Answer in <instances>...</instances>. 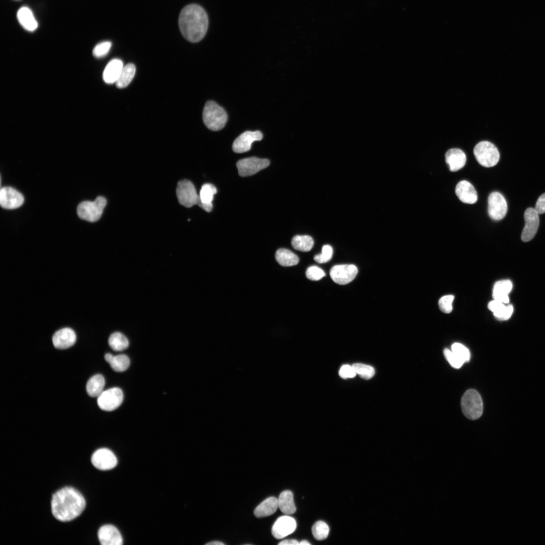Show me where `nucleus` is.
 Here are the masks:
<instances>
[{
  "instance_id": "09e8293b",
  "label": "nucleus",
  "mask_w": 545,
  "mask_h": 545,
  "mask_svg": "<svg viewBox=\"0 0 545 545\" xmlns=\"http://www.w3.org/2000/svg\"><path fill=\"white\" fill-rule=\"evenodd\" d=\"M299 544H302V545H303V544H307V545H309V544H310V543H309V542H308V541H307V540H302V541H301L300 542H299Z\"/></svg>"
},
{
  "instance_id": "a878e982",
  "label": "nucleus",
  "mask_w": 545,
  "mask_h": 545,
  "mask_svg": "<svg viewBox=\"0 0 545 545\" xmlns=\"http://www.w3.org/2000/svg\"><path fill=\"white\" fill-rule=\"evenodd\" d=\"M105 360L110 364L111 368L116 372H123L126 370L130 365V359L125 354L114 356L111 353L104 355Z\"/></svg>"
},
{
  "instance_id": "c756f323",
  "label": "nucleus",
  "mask_w": 545,
  "mask_h": 545,
  "mask_svg": "<svg viewBox=\"0 0 545 545\" xmlns=\"http://www.w3.org/2000/svg\"><path fill=\"white\" fill-rule=\"evenodd\" d=\"M291 244L293 248L297 250L307 252L313 247L314 241L308 235H296L292 238Z\"/></svg>"
},
{
  "instance_id": "39448f33",
  "label": "nucleus",
  "mask_w": 545,
  "mask_h": 545,
  "mask_svg": "<svg viewBox=\"0 0 545 545\" xmlns=\"http://www.w3.org/2000/svg\"><path fill=\"white\" fill-rule=\"evenodd\" d=\"M461 408L467 418L471 420L479 418L483 412V403L479 394L473 389L467 391L462 397Z\"/></svg>"
},
{
  "instance_id": "9d476101",
  "label": "nucleus",
  "mask_w": 545,
  "mask_h": 545,
  "mask_svg": "<svg viewBox=\"0 0 545 545\" xmlns=\"http://www.w3.org/2000/svg\"><path fill=\"white\" fill-rule=\"evenodd\" d=\"M508 210L507 202L503 195L498 192H493L488 198V213L490 217L495 221L503 219Z\"/></svg>"
},
{
  "instance_id": "2eb2a0df",
  "label": "nucleus",
  "mask_w": 545,
  "mask_h": 545,
  "mask_svg": "<svg viewBox=\"0 0 545 545\" xmlns=\"http://www.w3.org/2000/svg\"><path fill=\"white\" fill-rule=\"evenodd\" d=\"M297 526L295 520L289 515L282 516L278 518L274 524L271 533L277 539L283 538L292 533Z\"/></svg>"
},
{
  "instance_id": "cd10ccee",
  "label": "nucleus",
  "mask_w": 545,
  "mask_h": 545,
  "mask_svg": "<svg viewBox=\"0 0 545 545\" xmlns=\"http://www.w3.org/2000/svg\"><path fill=\"white\" fill-rule=\"evenodd\" d=\"M276 259L279 264L283 266H291L297 264L299 257L290 250L281 248L278 249L275 254Z\"/></svg>"
},
{
  "instance_id": "ea45409f",
  "label": "nucleus",
  "mask_w": 545,
  "mask_h": 545,
  "mask_svg": "<svg viewBox=\"0 0 545 545\" xmlns=\"http://www.w3.org/2000/svg\"><path fill=\"white\" fill-rule=\"evenodd\" d=\"M445 356L450 365L455 368H459L464 363L452 351L449 349H445L444 351Z\"/></svg>"
},
{
  "instance_id": "f3484780",
  "label": "nucleus",
  "mask_w": 545,
  "mask_h": 545,
  "mask_svg": "<svg viewBox=\"0 0 545 545\" xmlns=\"http://www.w3.org/2000/svg\"><path fill=\"white\" fill-rule=\"evenodd\" d=\"M98 538L102 545H121L123 538L119 530L114 525L102 526L98 531Z\"/></svg>"
},
{
  "instance_id": "1a4fd4ad",
  "label": "nucleus",
  "mask_w": 545,
  "mask_h": 545,
  "mask_svg": "<svg viewBox=\"0 0 545 545\" xmlns=\"http://www.w3.org/2000/svg\"><path fill=\"white\" fill-rule=\"evenodd\" d=\"M269 165V161L267 159L251 157L239 160L236 166L240 176L247 177L255 174Z\"/></svg>"
},
{
  "instance_id": "7ed1b4c3",
  "label": "nucleus",
  "mask_w": 545,
  "mask_h": 545,
  "mask_svg": "<svg viewBox=\"0 0 545 545\" xmlns=\"http://www.w3.org/2000/svg\"><path fill=\"white\" fill-rule=\"evenodd\" d=\"M204 124L212 131H219L225 126L228 115L225 110L213 101L206 102L202 114Z\"/></svg>"
},
{
  "instance_id": "a19ab883",
  "label": "nucleus",
  "mask_w": 545,
  "mask_h": 545,
  "mask_svg": "<svg viewBox=\"0 0 545 545\" xmlns=\"http://www.w3.org/2000/svg\"><path fill=\"white\" fill-rule=\"evenodd\" d=\"M339 375L343 378L354 377L356 373L353 367L349 365H344L341 367L339 372Z\"/></svg>"
},
{
  "instance_id": "f8f14e48",
  "label": "nucleus",
  "mask_w": 545,
  "mask_h": 545,
  "mask_svg": "<svg viewBox=\"0 0 545 545\" xmlns=\"http://www.w3.org/2000/svg\"><path fill=\"white\" fill-rule=\"evenodd\" d=\"M358 273L357 267L353 264H340L334 266L330 275L333 281L339 285H346L352 281Z\"/></svg>"
},
{
  "instance_id": "dca6fc26",
  "label": "nucleus",
  "mask_w": 545,
  "mask_h": 545,
  "mask_svg": "<svg viewBox=\"0 0 545 545\" xmlns=\"http://www.w3.org/2000/svg\"><path fill=\"white\" fill-rule=\"evenodd\" d=\"M262 138L263 135L259 131H245L234 141L232 145L233 150L236 153L247 152L250 149L252 142L260 141Z\"/></svg>"
},
{
  "instance_id": "393cba45",
  "label": "nucleus",
  "mask_w": 545,
  "mask_h": 545,
  "mask_svg": "<svg viewBox=\"0 0 545 545\" xmlns=\"http://www.w3.org/2000/svg\"><path fill=\"white\" fill-rule=\"evenodd\" d=\"M278 506L284 514L290 515L295 513L296 508L294 502L293 494L289 490L282 492L278 499Z\"/></svg>"
},
{
  "instance_id": "5701e85b",
  "label": "nucleus",
  "mask_w": 545,
  "mask_h": 545,
  "mask_svg": "<svg viewBox=\"0 0 545 545\" xmlns=\"http://www.w3.org/2000/svg\"><path fill=\"white\" fill-rule=\"evenodd\" d=\"M278 508V499L270 497L264 500L256 507L254 514L257 518L268 516L273 514Z\"/></svg>"
},
{
  "instance_id": "c85d7f7f",
  "label": "nucleus",
  "mask_w": 545,
  "mask_h": 545,
  "mask_svg": "<svg viewBox=\"0 0 545 545\" xmlns=\"http://www.w3.org/2000/svg\"><path fill=\"white\" fill-rule=\"evenodd\" d=\"M136 72V68L133 64H128L123 67L120 75L116 82L117 87H126L133 80Z\"/></svg>"
},
{
  "instance_id": "37998d69",
  "label": "nucleus",
  "mask_w": 545,
  "mask_h": 545,
  "mask_svg": "<svg viewBox=\"0 0 545 545\" xmlns=\"http://www.w3.org/2000/svg\"><path fill=\"white\" fill-rule=\"evenodd\" d=\"M505 306L504 303L495 299L489 302L488 304V308L494 312V314L500 312Z\"/></svg>"
},
{
  "instance_id": "9b49d317",
  "label": "nucleus",
  "mask_w": 545,
  "mask_h": 545,
  "mask_svg": "<svg viewBox=\"0 0 545 545\" xmlns=\"http://www.w3.org/2000/svg\"><path fill=\"white\" fill-rule=\"evenodd\" d=\"M91 461L95 468L101 470L113 469L118 462L115 454L107 448H100L95 451L91 456Z\"/></svg>"
},
{
  "instance_id": "a211bd4d",
  "label": "nucleus",
  "mask_w": 545,
  "mask_h": 545,
  "mask_svg": "<svg viewBox=\"0 0 545 545\" xmlns=\"http://www.w3.org/2000/svg\"><path fill=\"white\" fill-rule=\"evenodd\" d=\"M52 341L56 348L66 349L74 345L76 341V335L73 329L64 328L53 334Z\"/></svg>"
},
{
  "instance_id": "4c0bfd02",
  "label": "nucleus",
  "mask_w": 545,
  "mask_h": 545,
  "mask_svg": "<svg viewBox=\"0 0 545 545\" xmlns=\"http://www.w3.org/2000/svg\"><path fill=\"white\" fill-rule=\"evenodd\" d=\"M325 276L324 271L317 266L309 267L306 271V276L311 281H318Z\"/></svg>"
},
{
  "instance_id": "2f4dec72",
  "label": "nucleus",
  "mask_w": 545,
  "mask_h": 545,
  "mask_svg": "<svg viewBox=\"0 0 545 545\" xmlns=\"http://www.w3.org/2000/svg\"><path fill=\"white\" fill-rule=\"evenodd\" d=\"M328 525L322 521H316L312 527V533L314 537L318 540L325 539L329 533Z\"/></svg>"
},
{
  "instance_id": "bb28decb",
  "label": "nucleus",
  "mask_w": 545,
  "mask_h": 545,
  "mask_svg": "<svg viewBox=\"0 0 545 545\" xmlns=\"http://www.w3.org/2000/svg\"><path fill=\"white\" fill-rule=\"evenodd\" d=\"M105 386L104 377L100 374L93 375L87 382L86 389L87 394L92 397H97L103 391Z\"/></svg>"
},
{
  "instance_id": "412c9836",
  "label": "nucleus",
  "mask_w": 545,
  "mask_h": 545,
  "mask_svg": "<svg viewBox=\"0 0 545 545\" xmlns=\"http://www.w3.org/2000/svg\"><path fill=\"white\" fill-rule=\"evenodd\" d=\"M216 192V188L212 184L207 183L203 185L199 195V206L206 212H210L213 207L212 202Z\"/></svg>"
},
{
  "instance_id": "4468645a",
  "label": "nucleus",
  "mask_w": 545,
  "mask_h": 545,
  "mask_svg": "<svg viewBox=\"0 0 545 545\" xmlns=\"http://www.w3.org/2000/svg\"><path fill=\"white\" fill-rule=\"evenodd\" d=\"M24 197L21 193L11 187H5L1 189L0 203L5 209H15L20 207L24 203Z\"/></svg>"
},
{
  "instance_id": "c9c22d12",
  "label": "nucleus",
  "mask_w": 545,
  "mask_h": 545,
  "mask_svg": "<svg viewBox=\"0 0 545 545\" xmlns=\"http://www.w3.org/2000/svg\"><path fill=\"white\" fill-rule=\"evenodd\" d=\"M112 46L110 41H103L97 45L93 49V56L97 58H102L106 56L109 52Z\"/></svg>"
},
{
  "instance_id": "6e6552de",
  "label": "nucleus",
  "mask_w": 545,
  "mask_h": 545,
  "mask_svg": "<svg viewBox=\"0 0 545 545\" xmlns=\"http://www.w3.org/2000/svg\"><path fill=\"white\" fill-rule=\"evenodd\" d=\"M123 400V393L119 388L103 391L97 397V404L102 410L111 411L118 408Z\"/></svg>"
},
{
  "instance_id": "4be33fe9",
  "label": "nucleus",
  "mask_w": 545,
  "mask_h": 545,
  "mask_svg": "<svg viewBox=\"0 0 545 545\" xmlns=\"http://www.w3.org/2000/svg\"><path fill=\"white\" fill-rule=\"evenodd\" d=\"M122 60L118 59L112 60L106 66L103 72V81L107 84L116 83L123 68Z\"/></svg>"
},
{
  "instance_id": "7c9ffc66",
  "label": "nucleus",
  "mask_w": 545,
  "mask_h": 545,
  "mask_svg": "<svg viewBox=\"0 0 545 545\" xmlns=\"http://www.w3.org/2000/svg\"><path fill=\"white\" fill-rule=\"evenodd\" d=\"M108 343L112 349L115 351H122L129 346V341L126 337L120 332H115L109 337Z\"/></svg>"
},
{
  "instance_id": "f704fd0d",
  "label": "nucleus",
  "mask_w": 545,
  "mask_h": 545,
  "mask_svg": "<svg viewBox=\"0 0 545 545\" xmlns=\"http://www.w3.org/2000/svg\"><path fill=\"white\" fill-rule=\"evenodd\" d=\"M333 252L332 247L330 245H325L322 247L321 253L316 255L314 257V259L318 263L327 262L331 259Z\"/></svg>"
},
{
  "instance_id": "a18cd8bd",
  "label": "nucleus",
  "mask_w": 545,
  "mask_h": 545,
  "mask_svg": "<svg viewBox=\"0 0 545 545\" xmlns=\"http://www.w3.org/2000/svg\"><path fill=\"white\" fill-rule=\"evenodd\" d=\"M493 297L495 300H498L503 303H508L509 302L508 294L493 292Z\"/></svg>"
},
{
  "instance_id": "423d86ee",
  "label": "nucleus",
  "mask_w": 545,
  "mask_h": 545,
  "mask_svg": "<svg viewBox=\"0 0 545 545\" xmlns=\"http://www.w3.org/2000/svg\"><path fill=\"white\" fill-rule=\"evenodd\" d=\"M106 204V200L102 196L97 197L93 201H83L77 207L78 215L90 222H96L100 218Z\"/></svg>"
},
{
  "instance_id": "c03bdc74",
  "label": "nucleus",
  "mask_w": 545,
  "mask_h": 545,
  "mask_svg": "<svg viewBox=\"0 0 545 545\" xmlns=\"http://www.w3.org/2000/svg\"><path fill=\"white\" fill-rule=\"evenodd\" d=\"M534 209L538 214L545 213V193L542 194L539 197Z\"/></svg>"
},
{
  "instance_id": "b1692460",
  "label": "nucleus",
  "mask_w": 545,
  "mask_h": 545,
  "mask_svg": "<svg viewBox=\"0 0 545 545\" xmlns=\"http://www.w3.org/2000/svg\"><path fill=\"white\" fill-rule=\"evenodd\" d=\"M17 18L22 26L28 31H33L37 27V22L32 11L28 7H23L18 10Z\"/></svg>"
},
{
  "instance_id": "0eeeda50",
  "label": "nucleus",
  "mask_w": 545,
  "mask_h": 545,
  "mask_svg": "<svg viewBox=\"0 0 545 545\" xmlns=\"http://www.w3.org/2000/svg\"><path fill=\"white\" fill-rule=\"evenodd\" d=\"M176 194L180 204L185 207H191L199 202V195L194 185L189 180H182L178 182Z\"/></svg>"
},
{
  "instance_id": "de8ad7c7",
  "label": "nucleus",
  "mask_w": 545,
  "mask_h": 545,
  "mask_svg": "<svg viewBox=\"0 0 545 545\" xmlns=\"http://www.w3.org/2000/svg\"><path fill=\"white\" fill-rule=\"evenodd\" d=\"M206 544L209 545H224V543L219 541H212L207 543Z\"/></svg>"
},
{
  "instance_id": "58836bf2",
  "label": "nucleus",
  "mask_w": 545,
  "mask_h": 545,
  "mask_svg": "<svg viewBox=\"0 0 545 545\" xmlns=\"http://www.w3.org/2000/svg\"><path fill=\"white\" fill-rule=\"evenodd\" d=\"M512 288V282L509 280L497 282L494 286L493 292L508 294Z\"/></svg>"
},
{
  "instance_id": "20e7f679",
  "label": "nucleus",
  "mask_w": 545,
  "mask_h": 545,
  "mask_svg": "<svg viewBox=\"0 0 545 545\" xmlns=\"http://www.w3.org/2000/svg\"><path fill=\"white\" fill-rule=\"evenodd\" d=\"M473 153L478 163L486 168L496 165L500 159L498 148L494 144L487 141H482L476 144L473 149Z\"/></svg>"
},
{
  "instance_id": "473e14b6",
  "label": "nucleus",
  "mask_w": 545,
  "mask_h": 545,
  "mask_svg": "<svg viewBox=\"0 0 545 545\" xmlns=\"http://www.w3.org/2000/svg\"><path fill=\"white\" fill-rule=\"evenodd\" d=\"M352 366L356 374L359 375L361 378L365 379L371 378L375 373L374 368L369 365L361 363H355Z\"/></svg>"
},
{
  "instance_id": "49530a36",
  "label": "nucleus",
  "mask_w": 545,
  "mask_h": 545,
  "mask_svg": "<svg viewBox=\"0 0 545 545\" xmlns=\"http://www.w3.org/2000/svg\"><path fill=\"white\" fill-rule=\"evenodd\" d=\"M279 545H291V544L296 545V544H299V542L298 541H297L296 540L291 539H286V540H283V541H281L280 543H279Z\"/></svg>"
},
{
  "instance_id": "79ce46f5",
  "label": "nucleus",
  "mask_w": 545,
  "mask_h": 545,
  "mask_svg": "<svg viewBox=\"0 0 545 545\" xmlns=\"http://www.w3.org/2000/svg\"><path fill=\"white\" fill-rule=\"evenodd\" d=\"M513 311V307L511 305L506 306L500 312L494 314L495 317L500 320H504L509 319Z\"/></svg>"
},
{
  "instance_id": "f257e3e1",
  "label": "nucleus",
  "mask_w": 545,
  "mask_h": 545,
  "mask_svg": "<svg viewBox=\"0 0 545 545\" xmlns=\"http://www.w3.org/2000/svg\"><path fill=\"white\" fill-rule=\"evenodd\" d=\"M85 500L82 495L77 489L67 486L63 487L53 495L51 501V512L58 520L66 522L72 520L79 516L84 510Z\"/></svg>"
},
{
  "instance_id": "ddd939ff",
  "label": "nucleus",
  "mask_w": 545,
  "mask_h": 545,
  "mask_svg": "<svg viewBox=\"0 0 545 545\" xmlns=\"http://www.w3.org/2000/svg\"><path fill=\"white\" fill-rule=\"evenodd\" d=\"M525 226L523 229L521 239L526 242L532 239L535 235L539 226L538 214L535 209L528 208L524 212Z\"/></svg>"
},
{
  "instance_id": "6ab92c4d",
  "label": "nucleus",
  "mask_w": 545,
  "mask_h": 545,
  "mask_svg": "<svg viewBox=\"0 0 545 545\" xmlns=\"http://www.w3.org/2000/svg\"><path fill=\"white\" fill-rule=\"evenodd\" d=\"M455 192L460 201L463 203L473 204L477 201V192L473 186L467 181L459 182L456 186Z\"/></svg>"
},
{
  "instance_id": "aec40b11",
  "label": "nucleus",
  "mask_w": 545,
  "mask_h": 545,
  "mask_svg": "<svg viewBox=\"0 0 545 545\" xmlns=\"http://www.w3.org/2000/svg\"><path fill=\"white\" fill-rule=\"evenodd\" d=\"M445 160L451 172H456L462 169L465 165L466 157L465 153L460 149L452 148L445 153Z\"/></svg>"
},
{
  "instance_id": "e433bc0d",
  "label": "nucleus",
  "mask_w": 545,
  "mask_h": 545,
  "mask_svg": "<svg viewBox=\"0 0 545 545\" xmlns=\"http://www.w3.org/2000/svg\"><path fill=\"white\" fill-rule=\"evenodd\" d=\"M454 298L453 295H449L444 296L439 299L438 302L439 307L443 312L449 313L452 311Z\"/></svg>"
},
{
  "instance_id": "f03ea898",
  "label": "nucleus",
  "mask_w": 545,
  "mask_h": 545,
  "mask_svg": "<svg viewBox=\"0 0 545 545\" xmlns=\"http://www.w3.org/2000/svg\"><path fill=\"white\" fill-rule=\"evenodd\" d=\"M178 24L183 37L191 42H197L205 36L208 19L205 10L196 4L185 7L181 11Z\"/></svg>"
},
{
  "instance_id": "72a5a7b5",
  "label": "nucleus",
  "mask_w": 545,
  "mask_h": 545,
  "mask_svg": "<svg viewBox=\"0 0 545 545\" xmlns=\"http://www.w3.org/2000/svg\"><path fill=\"white\" fill-rule=\"evenodd\" d=\"M452 351L464 363L469 361L470 352L463 345L459 343H454L452 345Z\"/></svg>"
}]
</instances>
